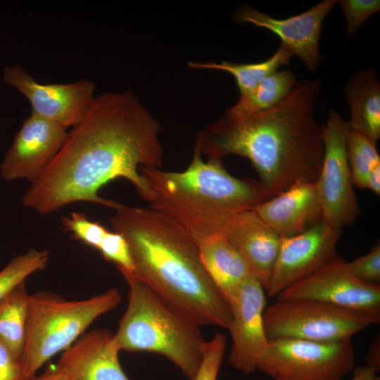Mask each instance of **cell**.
<instances>
[{"instance_id":"obj_22","label":"cell","mask_w":380,"mask_h":380,"mask_svg":"<svg viewBox=\"0 0 380 380\" xmlns=\"http://www.w3.org/2000/svg\"><path fill=\"white\" fill-rule=\"evenodd\" d=\"M292 54L281 44L274 54L265 61L253 63H236L228 61L189 63L191 68L224 71L231 74L238 87L240 96L251 91L262 79L289 64Z\"/></svg>"},{"instance_id":"obj_3","label":"cell","mask_w":380,"mask_h":380,"mask_svg":"<svg viewBox=\"0 0 380 380\" xmlns=\"http://www.w3.org/2000/svg\"><path fill=\"white\" fill-rule=\"evenodd\" d=\"M110 222L126 240L137 277L199 327L227 329L229 304L200 258L198 244L175 222L151 208L118 202Z\"/></svg>"},{"instance_id":"obj_2","label":"cell","mask_w":380,"mask_h":380,"mask_svg":"<svg viewBox=\"0 0 380 380\" xmlns=\"http://www.w3.org/2000/svg\"><path fill=\"white\" fill-rule=\"evenodd\" d=\"M322 89L302 79L273 107L244 112L230 107L196 135L195 149L208 159L246 158L269 200L299 181L315 183L324 155L323 126L315 118Z\"/></svg>"},{"instance_id":"obj_28","label":"cell","mask_w":380,"mask_h":380,"mask_svg":"<svg viewBox=\"0 0 380 380\" xmlns=\"http://www.w3.org/2000/svg\"><path fill=\"white\" fill-rule=\"evenodd\" d=\"M346 20V34L353 36L360 26L380 10L379 0H338Z\"/></svg>"},{"instance_id":"obj_31","label":"cell","mask_w":380,"mask_h":380,"mask_svg":"<svg viewBox=\"0 0 380 380\" xmlns=\"http://www.w3.org/2000/svg\"><path fill=\"white\" fill-rule=\"evenodd\" d=\"M35 378L27 376L21 359L0 341V380H35Z\"/></svg>"},{"instance_id":"obj_32","label":"cell","mask_w":380,"mask_h":380,"mask_svg":"<svg viewBox=\"0 0 380 380\" xmlns=\"http://www.w3.org/2000/svg\"><path fill=\"white\" fill-rule=\"evenodd\" d=\"M366 365L379 372L380 369V337L376 336L371 341L366 354Z\"/></svg>"},{"instance_id":"obj_9","label":"cell","mask_w":380,"mask_h":380,"mask_svg":"<svg viewBox=\"0 0 380 380\" xmlns=\"http://www.w3.org/2000/svg\"><path fill=\"white\" fill-rule=\"evenodd\" d=\"M346 122L331 109L323 126L324 155L315 182L323 220L342 229L360 215L353 181L346 154Z\"/></svg>"},{"instance_id":"obj_8","label":"cell","mask_w":380,"mask_h":380,"mask_svg":"<svg viewBox=\"0 0 380 380\" xmlns=\"http://www.w3.org/2000/svg\"><path fill=\"white\" fill-rule=\"evenodd\" d=\"M351 338L319 342L277 339L260 357L257 370L273 380H341L355 367Z\"/></svg>"},{"instance_id":"obj_1","label":"cell","mask_w":380,"mask_h":380,"mask_svg":"<svg viewBox=\"0 0 380 380\" xmlns=\"http://www.w3.org/2000/svg\"><path fill=\"white\" fill-rule=\"evenodd\" d=\"M160 123L129 90L95 96L62 147L33 182L24 206L47 214L80 201L113 208L99 196L103 186L122 178L149 202L151 193L140 168H160L163 150Z\"/></svg>"},{"instance_id":"obj_16","label":"cell","mask_w":380,"mask_h":380,"mask_svg":"<svg viewBox=\"0 0 380 380\" xmlns=\"http://www.w3.org/2000/svg\"><path fill=\"white\" fill-rule=\"evenodd\" d=\"M216 236L226 239L243 256L266 291L281 237L253 210L229 216L218 229Z\"/></svg>"},{"instance_id":"obj_25","label":"cell","mask_w":380,"mask_h":380,"mask_svg":"<svg viewBox=\"0 0 380 380\" xmlns=\"http://www.w3.org/2000/svg\"><path fill=\"white\" fill-rule=\"evenodd\" d=\"M48 260L47 251L35 249L12 259L0 271V301L30 275L44 270Z\"/></svg>"},{"instance_id":"obj_34","label":"cell","mask_w":380,"mask_h":380,"mask_svg":"<svg viewBox=\"0 0 380 380\" xmlns=\"http://www.w3.org/2000/svg\"><path fill=\"white\" fill-rule=\"evenodd\" d=\"M375 369L365 365L355 368L353 376L350 380H380Z\"/></svg>"},{"instance_id":"obj_29","label":"cell","mask_w":380,"mask_h":380,"mask_svg":"<svg viewBox=\"0 0 380 380\" xmlns=\"http://www.w3.org/2000/svg\"><path fill=\"white\" fill-rule=\"evenodd\" d=\"M98 251L105 260L113 262L120 272H134L128 244L120 234L108 231Z\"/></svg>"},{"instance_id":"obj_24","label":"cell","mask_w":380,"mask_h":380,"mask_svg":"<svg viewBox=\"0 0 380 380\" xmlns=\"http://www.w3.org/2000/svg\"><path fill=\"white\" fill-rule=\"evenodd\" d=\"M377 141L357 132L347 130L346 154L354 185L364 189L372 168L380 163Z\"/></svg>"},{"instance_id":"obj_27","label":"cell","mask_w":380,"mask_h":380,"mask_svg":"<svg viewBox=\"0 0 380 380\" xmlns=\"http://www.w3.org/2000/svg\"><path fill=\"white\" fill-rule=\"evenodd\" d=\"M227 345L225 335L216 333L205 341L202 361L194 380H217Z\"/></svg>"},{"instance_id":"obj_35","label":"cell","mask_w":380,"mask_h":380,"mask_svg":"<svg viewBox=\"0 0 380 380\" xmlns=\"http://www.w3.org/2000/svg\"><path fill=\"white\" fill-rule=\"evenodd\" d=\"M35 380H67L65 376L55 365L47 368L42 374L37 376Z\"/></svg>"},{"instance_id":"obj_12","label":"cell","mask_w":380,"mask_h":380,"mask_svg":"<svg viewBox=\"0 0 380 380\" xmlns=\"http://www.w3.org/2000/svg\"><path fill=\"white\" fill-rule=\"evenodd\" d=\"M4 80L28 99L32 113L68 128L80 122L95 97L92 81L40 84L20 65L6 67Z\"/></svg>"},{"instance_id":"obj_20","label":"cell","mask_w":380,"mask_h":380,"mask_svg":"<svg viewBox=\"0 0 380 380\" xmlns=\"http://www.w3.org/2000/svg\"><path fill=\"white\" fill-rule=\"evenodd\" d=\"M350 115L348 130L380 139V84L374 70L367 68L352 75L344 85Z\"/></svg>"},{"instance_id":"obj_5","label":"cell","mask_w":380,"mask_h":380,"mask_svg":"<svg viewBox=\"0 0 380 380\" xmlns=\"http://www.w3.org/2000/svg\"><path fill=\"white\" fill-rule=\"evenodd\" d=\"M120 273L129 291L127 310L114 334L120 350L164 355L194 380L205 343L200 327L167 304L132 272Z\"/></svg>"},{"instance_id":"obj_18","label":"cell","mask_w":380,"mask_h":380,"mask_svg":"<svg viewBox=\"0 0 380 380\" xmlns=\"http://www.w3.org/2000/svg\"><path fill=\"white\" fill-rule=\"evenodd\" d=\"M281 238L298 235L323 220L315 183L299 181L252 209Z\"/></svg>"},{"instance_id":"obj_13","label":"cell","mask_w":380,"mask_h":380,"mask_svg":"<svg viewBox=\"0 0 380 380\" xmlns=\"http://www.w3.org/2000/svg\"><path fill=\"white\" fill-rule=\"evenodd\" d=\"M336 4L337 0H324L300 14L281 19L247 6L238 8L234 15L237 21L275 34L280 44L314 72L323 58L319 49L322 24Z\"/></svg>"},{"instance_id":"obj_33","label":"cell","mask_w":380,"mask_h":380,"mask_svg":"<svg viewBox=\"0 0 380 380\" xmlns=\"http://www.w3.org/2000/svg\"><path fill=\"white\" fill-rule=\"evenodd\" d=\"M366 189L380 195V163L374 166L369 172L366 182Z\"/></svg>"},{"instance_id":"obj_30","label":"cell","mask_w":380,"mask_h":380,"mask_svg":"<svg viewBox=\"0 0 380 380\" xmlns=\"http://www.w3.org/2000/svg\"><path fill=\"white\" fill-rule=\"evenodd\" d=\"M351 274L360 281L379 285L380 282V244L376 242L365 255L347 262Z\"/></svg>"},{"instance_id":"obj_14","label":"cell","mask_w":380,"mask_h":380,"mask_svg":"<svg viewBox=\"0 0 380 380\" xmlns=\"http://www.w3.org/2000/svg\"><path fill=\"white\" fill-rule=\"evenodd\" d=\"M229 306L232 317L227 329L232 339L229 362L236 369L251 374L257 370L258 360L269 343L263 321L266 291L251 275Z\"/></svg>"},{"instance_id":"obj_10","label":"cell","mask_w":380,"mask_h":380,"mask_svg":"<svg viewBox=\"0 0 380 380\" xmlns=\"http://www.w3.org/2000/svg\"><path fill=\"white\" fill-rule=\"evenodd\" d=\"M277 300L324 302L380 322V286L359 280L338 255L322 269L281 292Z\"/></svg>"},{"instance_id":"obj_21","label":"cell","mask_w":380,"mask_h":380,"mask_svg":"<svg viewBox=\"0 0 380 380\" xmlns=\"http://www.w3.org/2000/svg\"><path fill=\"white\" fill-rule=\"evenodd\" d=\"M29 296L25 281L0 301V341L20 359L25 343Z\"/></svg>"},{"instance_id":"obj_7","label":"cell","mask_w":380,"mask_h":380,"mask_svg":"<svg viewBox=\"0 0 380 380\" xmlns=\"http://www.w3.org/2000/svg\"><path fill=\"white\" fill-rule=\"evenodd\" d=\"M263 321L269 341H338L351 338L374 324L368 317L355 312L305 299H276L265 308Z\"/></svg>"},{"instance_id":"obj_6","label":"cell","mask_w":380,"mask_h":380,"mask_svg":"<svg viewBox=\"0 0 380 380\" xmlns=\"http://www.w3.org/2000/svg\"><path fill=\"white\" fill-rule=\"evenodd\" d=\"M121 300L115 289L89 298L68 300L41 291L29 296L25 338L21 361L27 376L37 371L58 353L72 345L99 317Z\"/></svg>"},{"instance_id":"obj_19","label":"cell","mask_w":380,"mask_h":380,"mask_svg":"<svg viewBox=\"0 0 380 380\" xmlns=\"http://www.w3.org/2000/svg\"><path fill=\"white\" fill-rule=\"evenodd\" d=\"M198 246L207 273L230 305L236 298L242 284L253 275L248 262L222 237L209 238Z\"/></svg>"},{"instance_id":"obj_17","label":"cell","mask_w":380,"mask_h":380,"mask_svg":"<svg viewBox=\"0 0 380 380\" xmlns=\"http://www.w3.org/2000/svg\"><path fill=\"white\" fill-rule=\"evenodd\" d=\"M120 351L114 334L97 329L62 352L55 366L67 380H129L120 364Z\"/></svg>"},{"instance_id":"obj_23","label":"cell","mask_w":380,"mask_h":380,"mask_svg":"<svg viewBox=\"0 0 380 380\" xmlns=\"http://www.w3.org/2000/svg\"><path fill=\"white\" fill-rule=\"evenodd\" d=\"M297 83L291 68L277 70L262 79L248 94L240 96L234 109L254 112L273 107L285 99Z\"/></svg>"},{"instance_id":"obj_4","label":"cell","mask_w":380,"mask_h":380,"mask_svg":"<svg viewBox=\"0 0 380 380\" xmlns=\"http://www.w3.org/2000/svg\"><path fill=\"white\" fill-rule=\"evenodd\" d=\"M140 172L151 193L149 208L189 236L217 218L252 210L266 201L259 182L231 175L222 160L205 162L195 148L191 163L182 172L143 167Z\"/></svg>"},{"instance_id":"obj_15","label":"cell","mask_w":380,"mask_h":380,"mask_svg":"<svg viewBox=\"0 0 380 380\" xmlns=\"http://www.w3.org/2000/svg\"><path fill=\"white\" fill-rule=\"evenodd\" d=\"M68 127L34 113L25 118L1 165L6 180H35L58 153L68 135Z\"/></svg>"},{"instance_id":"obj_26","label":"cell","mask_w":380,"mask_h":380,"mask_svg":"<svg viewBox=\"0 0 380 380\" xmlns=\"http://www.w3.org/2000/svg\"><path fill=\"white\" fill-rule=\"evenodd\" d=\"M64 229L77 240L99 250L108 230L98 222L90 220L84 214L72 213L62 220Z\"/></svg>"},{"instance_id":"obj_11","label":"cell","mask_w":380,"mask_h":380,"mask_svg":"<svg viewBox=\"0 0 380 380\" xmlns=\"http://www.w3.org/2000/svg\"><path fill=\"white\" fill-rule=\"evenodd\" d=\"M341 234L322 220L298 235L281 238L267 296L277 297L336 258Z\"/></svg>"}]
</instances>
